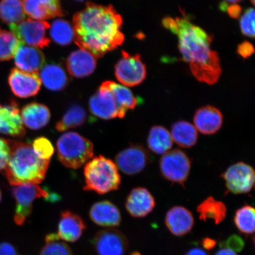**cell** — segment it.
Listing matches in <instances>:
<instances>
[{
	"label": "cell",
	"instance_id": "obj_3",
	"mask_svg": "<svg viewBox=\"0 0 255 255\" xmlns=\"http://www.w3.org/2000/svg\"><path fill=\"white\" fill-rule=\"evenodd\" d=\"M10 157L3 174L12 186L39 184L44 180L50 160L40 158L32 145L18 140L8 139Z\"/></svg>",
	"mask_w": 255,
	"mask_h": 255
},
{
	"label": "cell",
	"instance_id": "obj_20",
	"mask_svg": "<svg viewBox=\"0 0 255 255\" xmlns=\"http://www.w3.org/2000/svg\"><path fill=\"white\" fill-rule=\"evenodd\" d=\"M18 69L27 73H38L45 63V57L38 48L21 44L14 56Z\"/></svg>",
	"mask_w": 255,
	"mask_h": 255
},
{
	"label": "cell",
	"instance_id": "obj_15",
	"mask_svg": "<svg viewBox=\"0 0 255 255\" xmlns=\"http://www.w3.org/2000/svg\"><path fill=\"white\" fill-rule=\"evenodd\" d=\"M0 133L19 138H23L26 133L15 101L0 104Z\"/></svg>",
	"mask_w": 255,
	"mask_h": 255
},
{
	"label": "cell",
	"instance_id": "obj_14",
	"mask_svg": "<svg viewBox=\"0 0 255 255\" xmlns=\"http://www.w3.org/2000/svg\"><path fill=\"white\" fill-rule=\"evenodd\" d=\"M8 83L13 94L20 98H27L36 95L41 85L39 73L25 72L17 68L11 70Z\"/></svg>",
	"mask_w": 255,
	"mask_h": 255
},
{
	"label": "cell",
	"instance_id": "obj_39",
	"mask_svg": "<svg viewBox=\"0 0 255 255\" xmlns=\"http://www.w3.org/2000/svg\"><path fill=\"white\" fill-rule=\"evenodd\" d=\"M226 248L232 250L235 253L240 252L244 247V242L242 239L237 235H232L229 237L225 243Z\"/></svg>",
	"mask_w": 255,
	"mask_h": 255
},
{
	"label": "cell",
	"instance_id": "obj_11",
	"mask_svg": "<svg viewBox=\"0 0 255 255\" xmlns=\"http://www.w3.org/2000/svg\"><path fill=\"white\" fill-rule=\"evenodd\" d=\"M89 110L95 117L109 120L119 117L120 111L116 99L105 83L92 96L89 103Z\"/></svg>",
	"mask_w": 255,
	"mask_h": 255
},
{
	"label": "cell",
	"instance_id": "obj_6",
	"mask_svg": "<svg viewBox=\"0 0 255 255\" xmlns=\"http://www.w3.org/2000/svg\"><path fill=\"white\" fill-rule=\"evenodd\" d=\"M12 194L16 203L14 222L18 226L23 225L30 216L35 200L44 198L51 202H56L60 198L57 194H52L36 184L14 186Z\"/></svg>",
	"mask_w": 255,
	"mask_h": 255
},
{
	"label": "cell",
	"instance_id": "obj_40",
	"mask_svg": "<svg viewBox=\"0 0 255 255\" xmlns=\"http://www.w3.org/2000/svg\"><path fill=\"white\" fill-rule=\"evenodd\" d=\"M254 52L255 50L253 44L247 41L239 44L237 50L239 55L244 59H247L248 57H250Z\"/></svg>",
	"mask_w": 255,
	"mask_h": 255
},
{
	"label": "cell",
	"instance_id": "obj_33",
	"mask_svg": "<svg viewBox=\"0 0 255 255\" xmlns=\"http://www.w3.org/2000/svg\"><path fill=\"white\" fill-rule=\"evenodd\" d=\"M234 222L239 231L246 235L253 234L255 226L254 207L245 205L239 209L235 213Z\"/></svg>",
	"mask_w": 255,
	"mask_h": 255
},
{
	"label": "cell",
	"instance_id": "obj_27",
	"mask_svg": "<svg viewBox=\"0 0 255 255\" xmlns=\"http://www.w3.org/2000/svg\"><path fill=\"white\" fill-rule=\"evenodd\" d=\"M104 82L116 99L120 111V119H124L128 111L135 108L138 104V100L131 91L125 86L113 81Z\"/></svg>",
	"mask_w": 255,
	"mask_h": 255
},
{
	"label": "cell",
	"instance_id": "obj_29",
	"mask_svg": "<svg viewBox=\"0 0 255 255\" xmlns=\"http://www.w3.org/2000/svg\"><path fill=\"white\" fill-rule=\"evenodd\" d=\"M197 212L199 213L201 220L205 222L208 219L213 220L215 224L218 225L226 218L227 207L221 201L209 197L200 204L197 207Z\"/></svg>",
	"mask_w": 255,
	"mask_h": 255
},
{
	"label": "cell",
	"instance_id": "obj_47",
	"mask_svg": "<svg viewBox=\"0 0 255 255\" xmlns=\"http://www.w3.org/2000/svg\"><path fill=\"white\" fill-rule=\"evenodd\" d=\"M1 199H2V193H1V190H0V202H1Z\"/></svg>",
	"mask_w": 255,
	"mask_h": 255
},
{
	"label": "cell",
	"instance_id": "obj_34",
	"mask_svg": "<svg viewBox=\"0 0 255 255\" xmlns=\"http://www.w3.org/2000/svg\"><path fill=\"white\" fill-rule=\"evenodd\" d=\"M21 43L15 35L7 30L0 31V61H7L14 57Z\"/></svg>",
	"mask_w": 255,
	"mask_h": 255
},
{
	"label": "cell",
	"instance_id": "obj_45",
	"mask_svg": "<svg viewBox=\"0 0 255 255\" xmlns=\"http://www.w3.org/2000/svg\"><path fill=\"white\" fill-rule=\"evenodd\" d=\"M204 243H205V247L208 249V250L209 249L212 248L215 245V241L210 240L209 239H207L206 241L204 242Z\"/></svg>",
	"mask_w": 255,
	"mask_h": 255
},
{
	"label": "cell",
	"instance_id": "obj_26",
	"mask_svg": "<svg viewBox=\"0 0 255 255\" xmlns=\"http://www.w3.org/2000/svg\"><path fill=\"white\" fill-rule=\"evenodd\" d=\"M170 133L173 141L184 148L193 147L198 139V132L195 127L186 121L174 123Z\"/></svg>",
	"mask_w": 255,
	"mask_h": 255
},
{
	"label": "cell",
	"instance_id": "obj_16",
	"mask_svg": "<svg viewBox=\"0 0 255 255\" xmlns=\"http://www.w3.org/2000/svg\"><path fill=\"white\" fill-rule=\"evenodd\" d=\"M25 14L36 20L62 17L65 14L60 0H23Z\"/></svg>",
	"mask_w": 255,
	"mask_h": 255
},
{
	"label": "cell",
	"instance_id": "obj_49",
	"mask_svg": "<svg viewBox=\"0 0 255 255\" xmlns=\"http://www.w3.org/2000/svg\"><path fill=\"white\" fill-rule=\"evenodd\" d=\"M78 1H84V0H78Z\"/></svg>",
	"mask_w": 255,
	"mask_h": 255
},
{
	"label": "cell",
	"instance_id": "obj_44",
	"mask_svg": "<svg viewBox=\"0 0 255 255\" xmlns=\"http://www.w3.org/2000/svg\"><path fill=\"white\" fill-rule=\"evenodd\" d=\"M215 255H238L235 252L229 250L228 248H223L217 252Z\"/></svg>",
	"mask_w": 255,
	"mask_h": 255
},
{
	"label": "cell",
	"instance_id": "obj_41",
	"mask_svg": "<svg viewBox=\"0 0 255 255\" xmlns=\"http://www.w3.org/2000/svg\"><path fill=\"white\" fill-rule=\"evenodd\" d=\"M0 255H18L15 248L7 242L0 244Z\"/></svg>",
	"mask_w": 255,
	"mask_h": 255
},
{
	"label": "cell",
	"instance_id": "obj_13",
	"mask_svg": "<svg viewBox=\"0 0 255 255\" xmlns=\"http://www.w3.org/2000/svg\"><path fill=\"white\" fill-rule=\"evenodd\" d=\"M94 246L98 255H124L128 241L122 233L115 229H105L97 233Z\"/></svg>",
	"mask_w": 255,
	"mask_h": 255
},
{
	"label": "cell",
	"instance_id": "obj_25",
	"mask_svg": "<svg viewBox=\"0 0 255 255\" xmlns=\"http://www.w3.org/2000/svg\"><path fill=\"white\" fill-rule=\"evenodd\" d=\"M39 76L44 87L52 91L63 90L69 83L68 76L65 70L57 64H48L43 67Z\"/></svg>",
	"mask_w": 255,
	"mask_h": 255
},
{
	"label": "cell",
	"instance_id": "obj_1",
	"mask_svg": "<svg viewBox=\"0 0 255 255\" xmlns=\"http://www.w3.org/2000/svg\"><path fill=\"white\" fill-rule=\"evenodd\" d=\"M123 22L113 5L87 2L85 8L73 17L75 43L100 58L123 43Z\"/></svg>",
	"mask_w": 255,
	"mask_h": 255
},
{
	"label": "cell",
	"instance_id": "obj_18",
	"mask_svg": "<svg viewBox=\"0 0 255 255\" xmlns=\"http://www.w3.org/2000/svg\"><path fill=\"white\" fill-rule=\"evenodd\" d=\"M193 121L194 126L200 132L205 135H212L221 128L223 117L218 108L207 105L196 112Z\"/></svg>",
	"mask_w": 255,
	"mask_h": 255
},
{
	"label": "cell",
	"instance_id": "obj_17",
	"mask_svg": "<svg viewBox=\"0 0 255 255\" xmlns=\"http://www.w3.org/2000/svg\"><path fill=\"white\" fill-rule=\"evenodd\" d=\"M155 206L154 197L143 187L130 191L126 203V209L133 218H144L152 212Z\"/></svg>",
	"mask_w": 255,
	"mask_h": 255
},
{
	"label": "cell",
	"instance_id": "obj_7",
	"mask_svg": "<svg viewBox=\"0 0 255 255\" xmlns=\"http://www.w3.org/2000/svg\"><path fill=\"white\" fill-rule=\"evenodd\" d=\"M9 27L21 44L24 45L44 48L50 43L46 35V30L50 25L47 21L28 18Z\"/></svg>",
	"mask_w": 255,
	"mask_h": 255
},
{
	"label": "cell",
	"instance_id": "obj_36",
	"mask_svg": "<svg viewBox=\"0 0 255 255\" xmlns=\"http://www.w3.org/2000/svg\"><path fill=\"white\" fill-rule=\"evenodd\" d=\"M32 147L38 157L44 160H50L55 151L52 142L44 136L35 139Z\"/></svg>",
	"mask_w": 255,
	"mask_h": 255
},
{
	"label": "cell",
	"instance_id": "obj_22",
	"mask_svg": "<svg viewBox=\"0 0 255 255\" xmlns=\"http://www.w3.org/2000/svg\"><path fill=\"white\" fill-rule=\"evenodd\" d=\"M89 215L92 221L103 227H116L121 222L119 209L110 201H101L94 204L89 212Z\"/></svg>",
	"mask_w": 255,
	"mask_h": 255
},
{
	"label": "cell",
	"instance_id": "obj_42",
	"mask_svg": "<svg viewBox=\"0 0 255 255\" xmlns=\"http://www.w3.org/2000/svg\"><path fill=\"white\" fill-rule=\"evenodd\" d=\"M227 11L229 15L233 18H238L240 16L242 8L239 5L234 4L227 7Z\"/></svg>",
	"mask_w": 255,
	"mask_h": 255
},
{
	"label": "cell",
	"instance_id": "obj_23",
	"mask_svg": "<svg viewBox=\"0 0 255 255\" xmlns=\"http://www.w3.org/2000/svg\"><path fill=\"white\" fill-rule=\"evenodd\" d=\"M86 226L81 217L70 211L62 212L58 225V236L62 241L75 242L81 237Z\"/></svg>",
	"mask_w": 255,
	"mask_h": 255
},
{
	"label": "cell",
	"instance_id": "obj_2",
	"mask_svg": "<svg viewBox=\"0 0 255 255\" xmlns=\"http://www.w3.org/2000/svg\"><path fill=\"white\" fill-rule=\"evenodd\" d=\"M162 25L177 35L183 59L189 64L194 77L207 84H216L221 75L222 69L218 53L211 49L212 35L191 23L186 16L165 18Z\"/></svg>",
	"mask_w": 255,
	"mask_h": 255
},
{
	"label": "cell",
	"instance_id": "obj_43",
	"mask_svg": "<svg viewBox=\"0 0 255 255\" xmlns=\"http://www.w3.org/2000/svg\"><path fill=\"white\" fill-rule=\"evenodd\" d=\"M186 255H209V254L202 248H194L188 251Z\"/></svg>",
	"mask_w": 255,
	"mask_h": 255
},
{
	"label": "cell",
	"instance_id": "obj_4",
	"mask_svg": "<svg viewBox=\"0 0 255 255\" xmlns=\"http://www.w3.org/2000/svg\"><path fill=\"white\" fill-rule=\"evenodd\" d=\"M86 191L104 194L119 189L121 178L119 168L111 159L103 155L95 157L84 168Z\"/></svg>",
	"mask_w": 255,
	"mask_h": 255
},
{
	"label": "cell",
	"instance_id": "obj_31",
	"mask_svg": "<svg viewBox=\"0 0 255 255\" xmlns=\"http://www.w3.org/2000/svg\"><path fill=\"white\" fill-rule=\"evenodd\" d=\"M87 120V113L84 108L79 105H73L64 114L61 120L56 123V129L59 132L81 127Z\"/></svg>",
	"mask_w": 255,
	"mask_h": 255
},
{
	"label": "cell",
	"instance_id": "obj_21",
	"mask_svg": "<svg viewBox=\"0 0 255 255\" xmlns=\"http://www.w3.org/2000/svg\"><path fill=\"white\" fill-rule=\"evenodd\" d=\"M66 65L70 75L82 78L91 75L95 71L97 60L88 51L81 49L70 54Z\"/></svg>",
	"mask_w": 255,
	"mask_h": 255
},
{
	"label": "cell",
	"instance_id": "obj_38",
	"mask_svg": "<svg viewBox=\"0 0 255 255\" xmlns=\"http://www.w3.org/2000/svg\"><path fill=\"white\" fill-rule=\"evenodd\" d=\"M11 149L8 139L0 137V171H3L8 164Z\"/></svg>",
	"mask_w": 255,
	"mask_h": 255
},
{
	"label": "cell",
	"instance_id": "obj_19",
	"mask_svg": "<svg viewBox=\"0 0 255 255\" xmlns=\"http://www.w3.org/2000/svg\"><path fill=\"white\" fill-rule=\"evenodd\" d=\"M165 222L172 234L181 237L189 234L193 229L194 219L189 210L184 207L175 206L167 212Z\"/></svg>",
	"mask_w": 255,
	"mask_h": 255
},
{
	"label": "cell",
	"instance_id": "obj_48",
	"mask_svg": "<svg viewBox=\"0 0 255 255\" xmlns=\"http://www.w3.org/2000/svg\"><path fill=\"white\" fill-rule=\"evenodd\" d=\"M251 2H252V3H253V5L255 4V0H251Z\"/></svg>",
	"mask_w": 255,
	"mask_h": 255
},
{
	"label": "cell",
	"instance_id": "obj_5",
	"mask_svg": "<svg viewBox=\"0 0 255 255\" xmlns=\"http://www.w3.org/2000/svg\"><path fill=\"white\" fill-rule=\"evenodd\" d=\"M59 161L67 168L78 169L93 157V143L75 132L64 133L57 141Z\"/></svg>",
	"mask_w": 255,
	"mask_h": 255
},
{
	"label": "cell",
	"instance_id": "obj_35",
	"mask_svg": "<svg viewBox=\"0 0 255 255\" xmlns=\"http://www.w3.org/2000/svg\"><path fill=\"white\" fill-rule=\"evenodd\" d=\"M39 255H73L70 248L58 236L52 234L47 236L46 244Z\"/></svg>",
	"mask_w": 255,
	"mask_h": 255
},
{
	"label": "cell",
	"instance_id": "obj_32",
	"mask_svg": "<svg viewBox=\"0 0 255 255\" xmlns=\"http://www.w3.org/2000/svg\"><path fill=\"white\" fill-rule=\"evenodd\" d=\"M50 34L52 40L61 46L69 45L75 37L72 25L63 19H57L53 22Z\"/></svg>",
	"mask_w": 255,
	"mask_h": 255
},
{
	"label": "cell",
	"instance_id": "obj_9",
	"mask_svg": "<svg viewBox=\"0 0 255 255\" xmlns=\"http://www.w3.org/2000/svg\"><path fill=\"white\" fill-rule=\"evenodd\" d=\"M159 167L165 179L183 184L190 173L191 161L184 152L175 149L162 156L159 162Z\"/></svg>",
	"mask_w": 255,
	"mask_h": 255
},
{
	"label": "cell",
	"instance_id": "obj_24",
	"mask_svg": "<svg viewBox=\"0 0 255 255\" xmlns=\"http://www.w3.org/2000/svg\"><path fill=\"white\" fill-rule=\"evenodd\" d=\"M20 114L25 126L33 130L43 128L49 124L51 119L49 108L46 105L37 103L25 105Z\"/></svg>",
	"mask_w": 255,
	"mask_h": 255
},
{
	"label": "cell",
	"instance_id": "obj_30",
	"mask_svg": "<svg viewBox=\"0 0 255 255\" xmlns=\"http://www.w3.org/2000/svg\"><path fill=\"white\" fill-rule=\"evenodd\" d=\"M21 0H1L0 1V19L11 26L25 20Z\"/></svg>",
	"mask_w": 255,
	"mask_h": 255
},
{
	"label": "cell",
	"instance_id": "obj_46",
	"mask_svg": "<svg viewBox=\"0 0 255 255\" xmlns=\"http://www.w3.org/2000/svg\"><path fill=\"white\" fill-rule=\"evenodd\" d=\"M224 1L225 2H223L226 3V4H228V3H232V4H234L242 1V0H224Z\"/></svg>",
	"mask_w": 255,
	"mask_h": 255
},
{
	"label": "cell",
	"instance_id": "obj_10",
	"mask_svg": "<svg viewBox=\"0 0 255 255\" xmlns=\"http://www.w3.org/2000/svg\"><path fill=\"white\" fill-rule=\"evenodd\" d=\"M228 192L235 194L250 193L254 186V168L245 162H239L229 167L222 175Z\"/></svg>",
	"mask_w": 255,
	"mask_h": 255
},
{
	"label": "cell",
	"instance_id": "obj_37",
	"mask_svg": "<svg viewBox=\"0 0 255 255\" xmlns=\"http://www.w3.org/2000/svg\"><path fill=\"white\" fill-rule=\"evenodd\" d=\"M255 15L254 8H248L242 15L240 20L242 33L251 38L255 37Z\"/></svg>",
	"mask_w": 255,
	"mask_h": 255
},
{
	"label": "cell",
	"instance_id": "obj_12",
	"mask_svg": "<svg viewBox=\"0 0 255 255\" xmlns=\"http://www.w3.org/2000/svg\"><path fill=\"white\" fill-rule=\"evenodd\" d=\"M149 159L148 153L143 146L133 145L120 152L116 156V162L123 173L133 175L143 170Z\"/></svg>",
	"mask_w": 255,
	"mask_h": 255
},
{
	"label": "cell",
	"instance_id": "obj_28",
	"mask_svg": "<svg viewBox=\"0 0 255 255\" xmlns=\"http://www.w3.org/2000/svg\"><path fill=\"white\" fill-rule=\"evenodd\" d=\"M173 143L170 132L164 127L154 126L149 130L147 138L148 146L155 154H165L170 150Z\"/></svg>",
	"mask_w": 255,
	"mask_h": 255
},
{
	"label": "cell",
	"instance_id": "obj_8",
	"mask_svg": "<svg viewBox=\"0 0 255 255\" xmlns=\"http://www.w3.org/2000/svg\"><path fill=\"white\" fill-rule=\"evenodd\" d=\"M115 75L118 81L125 87H135L144 81L146 66L138 54L130 55L122 51V57L115 66Z\"/></svg>",
	"mask_w": 255,
	"mask_h": 255
}]
</instances>
